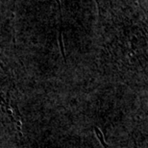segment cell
<instances>
[{
	"instance_id": "1",
	"label": "cell",
	"mask_w": 148,
	"mask_h": 148,
	"mask_svg": "<svg viewBox=\"0 0 148 148\" xmlns=\"http://www.w3.org/2000/svg\"><path fill=\"white\" fill-rule=\"evenodd\" d=\"M94 132H95L96 137L99 138L100 143H101V144L103 145V147H104V148H108V144H106V143H105V141H104V137H103V134H102V132L100 131V129L96 128V127H94Z\"/></svg>"
}]
</instances>
